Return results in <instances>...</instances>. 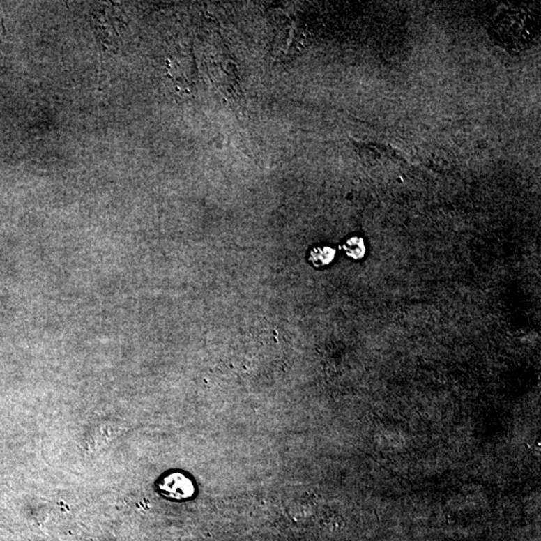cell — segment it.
I'll return each mask as SVG.
<instances>
[{"label":"cell","mask_w":541,"mask_h":541,"mask_svg":"<svg viewBox=\"0 0 541 541\" xmlns=\"http://www.w3.org/2000/svg\"><path fill=\"white\" fill-rule=\"evenodd\" d=\"M188 482H190L189 479L185 478V476L180 475V474H172V475L167 476L165 479L160 487H162V490L166 492V494L172 495L175 498H183V497H188L189 495L178 487H180V485H185Z\"/></svg>","instance_id":"1"},{"label":"cell","mask_w":541,"mask_h":541,"mask_svg":"<svg viewBox=\"0 0 541 541\" xmlns=\"http://www.w3.org/2000/svg\"><path fill=\"white\" fill-rule=\"evenodd\" d=\"M336 251L333 247H317L311 251L310 261L315 267H324L334 260Z\"/></svg>","instance_id":"2"},{"label":"cell","mask_w":541,"mask_h":541,"mask_svg":"<svg viewBox=\"0 0 541 541\" xmlns=\"http://www.w3.org/2000/svg\"><path fill=\"white\" fill-rule=\"evenodd\" d=\"M344 251L354 260H360L365 256L366 247L364 241L360 237H352L343 245Z\"/></svg>","instance_id":"3"}]
</instances>
